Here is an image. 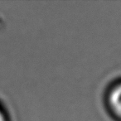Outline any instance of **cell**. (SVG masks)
Here are the masks:
<instances>
[{
	"mask_svg": "<svg viewBox=\"0 0 121 121\" xmlns=\"http://www.w3.org/2000/svg\"><path fill=\"white\" fill-rule=\"evenodd\" d=\"M106 104L111 114L121 121V81L109 89L106 94Z\"/></svg>",
	"mask_w": 121,
	"mask_h": 121,
	"instance_id": "cell-1",
	"label": "cell"
},
{
	"mask_svg": "<svg viewBox=\"0 0 121 121\" xmlns=\"http://www.w3.org/2000/svg\"><path fill=\"white\" fill-rule=\"evenodd\" d=\"M0 121H9V116L1 104H0Z\"/></svg>",
	"mask_w": 121,
	"mask_h": 121,
	"instance_id": "cell-2",
	"label": "cell"
}]
</instances>
